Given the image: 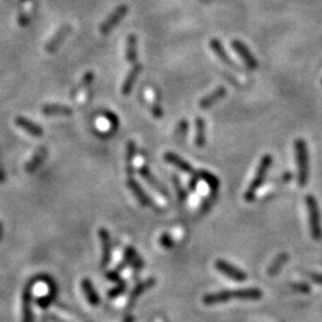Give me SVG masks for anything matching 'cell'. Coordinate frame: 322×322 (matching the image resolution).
<instances>
[{"label":"cell","instance_id":"1","mask_svg":"<svg viewBox=\"0 0 322 322\" xmlns=\"http://www.w3.org/2000/svg\"><path fill=\"white\" fill-rule=\"evenodd\" d=\"M294 146L298 167V185L303 188L308 184V179H309V154H308L307 142L302 139H297L295 140Z\"/></svg>","mask_w":322,"mask_h":322},{"label":"cell","instance_id":"2","mask_svg":"<svg viewBox=\"0 0 322 322\" xmlns=\"http://www.w3.org/2000/svg\"><path fill=\"white\" fill-rule=\"evenodd\" d=\"M271 165H272L271 155H268V154L264 155V157L261 158L260 164H259V166H258L257 172H255V175L253 177V179H252L251 185L248 187L246 194H245V199H246V202H253L254 201L255 194H257L259 188L263 185V182L265 180V178H266V174H267L268 170H270Z\"/></svg>","mask_w":322,"mask_h":322},{"label":"cell","instance_id":"3","mask_svg":"<svg viewBox=\"0 0 322 322\" xmlns=\"http://www.w3.org/2000/svg\"><path fill=\"white\" fill-rule=\"evenodd\" d=\"M305 204L308 208V215H309V225L311 237L314 240H321L322 239V225H321V214L316 198L314 196H307L305 197Z\"/></svg>","mask_w":322,"mask_h":322},{"label":"cell","instance_id":"4","mask_svg":"<svg viewBox=\"0 0 322 322\" xmlns=\"http://www.w3.org/2000/svg\"><path fill=\"white\" fill-rule=\"evenodd\" d=\"M38 281V277L32 278L26 283L24 290H23L22 296V322H34V315L31 309V300H32V287L35 282Z\"/></svg>","mask_w":322,"mask_h":322},{"label":"cell","instance_id":"5","mask_svg":"<svg viewBox=\"0 0 322 322\" xmlns=\"http://www.w3.org/2000/svg\"><path fill=\"white\" fill-rule=\"evenodd\" d=\"M215 267H216V270L220 271L222 274H224L225 277L229 278V280H233L235 282H244L247 280V275L244 271L238 268L237 266H234V265L229 264L228 261L222 260V259L215 263Z\"/></svg>","mask_w":322,"mask_h":322},{"label":"cell","instance_id":"6","mask_svg":"<svg viewBox=\"0 0 322 322\" xmlns=\"http://www.w3.org/2000/svg\"><path fill=\"white\" fill-rule=\"evenodd\" d=\"M128 13V6L127 5H121L117 9H115V11L105 19L104 23L101 25V34L108 35L109 32L112 31V29L118 24L125 17V15Z\"/></svg>","mask_w":322,"mask_h":322},{"label":"cell","instance_id":"7","mask_svg":"<svg viewBox=\"0 0 322 322\" xmlns=\"http://www.w3.org/2000/svg\"><path fill=\"white\" fill-rule=\"evenodd\" d=\"M127 185L142 207H154V203H153L152 199L149 198V196L146 194L144 189H142L141 185L139 184V181L134 177H128Z\"/></svg>","mask_w":322,"mask_h":322},{"label":"cell","instance_id":"8","mask_svg":"<svg viewBox=\"0 0 322 322\" xmlns=\"http://www.w3.org/2000/svg\"><path fill=\"white\" fill-rule=\"evenodd\" d=\"M99 239L102 242V260H101V267L105 268L108 266L111 260V241H110V234L105 228L99 229Z\"/></svg>","mask_w":322,"mask_h":322},{"label":"cell","instance_id":"9","mask_svg":"<svg viewBox=\"0 0 322 322\" xmlns=\"http://www.w3.org/2000/svg\"><path fill=\"white\" fill-rule=\"evenodd\" d=\"M69 32H71V25L69 24L62 25L61 28H60L58 31H56V34L53 36L51 41L47 43V45H45V52L49 53V54H53V53H55L56 51H58V49L60 48V45L64 43L66 38H67Z\"/></svg>","mask_w":322,"mask_h":322},{"label":"cell","instance_id":"10","mask_svg":"<svg viewBox=\"0 0 322 322\" xmlns=\"http://www.w3.org/2000/svg\"><path fill=\"white\" fill-rule=\"evenodd\" d=\"M227 95V89H225L223 86H218L217 88H215L211 94H209L208 96H205L204 98H202L198 103L199 109L202 110H208L211 106H214L217 102H220L221 99H223Z\"/></svg>","mask_w":322,"mask_h":322},{"label":"cell","instance_id":"11","mask_svg":"<svg viewBox=\"0 0 322 322\" xmlns=\"http://www.w3.org/2000/svg\"><path fill=\"white\" fill-rule=\"evenodd\" d=\"M232 47H233L234 51L241 56V59L244 60V62L246 64V66H247L248 68H250V69H255V68L258 67L257 60L254 59L253 54H252V53L250 52V49L247 48V45H245L242 42L238 41V39H235V41L232 42Z\"/></svg>","mask_w":322,"mask_h":322},{"label":"cell","instance_id":"12","mask_svg":"<svg viewBox=\"0 0 322 322\" xmlns=\"http://www.w3.org/2000/svg\"><path fill=\"white\" fill-rule=\"evenodd\" d=\"M164 159L168 162V164L175 166V167H177L178 170H180L181 172H185V173L191 174V175L197 173V172L194 170V167H192V166L189 164L187 160L181 159L180 157H179V155L174 154V153L166 152L165 155H164Z\"/></svg>","mask_w":322,"mask_h":322},{"label":"cell","instance_id":"13","mask_svg":"<svg viewBox=\"0 0 322 322\" xmlns=\"http://www.w3.org/2000/svg\"><path fill=\"white\" fill-rule=\"evenodd\" d=\"M142 72V65L141 64H134L130 71L128 72L127 78L124 79L123 85H122V95L128 96L131 92L132 87H134V84L136 82V79L140 75V73Z\"/></svg>","mask_w":322,"mask_h":322},{"label":"cell","instance_id":"14","mask_svg":"<svg viewBox=\"0 0 322 322\" xmlns=\"http://www.w3.org/2000/svg\"><path fill=\"white\" fill-rule=\"evenodd\" d=\"M231 300H234V291L232 290H221L217 293L207 294L203 297V303L207 305H212L217 303H224Z\"/></svg>","mask_w":322,"mask_h":322},{"label":"cell","instance_id":"15","mask_svg":"<svg viewBox=\"0 0 322 322\" xmlns=\"http://www.w3.org/2000/svg\"><path fill=\"white\" fill-rule=\"evenodd\" d=\"M139 173H140L141 177L144 178L145 180L147 181L153 189H155V190H157L159 194L167 196V190H166V189L161 185V182L154 177V174L152 173L151 170H149L147 166H141L140 170H139Z\"/></svg>","mask_w":322,"mask_h":322},{"label":"cell","instance_id":"16","mask_svg":"<svg viewBox=\"0 0 322 322\" xmlns=\"http://www.w3.org/2000/svg\"><path fill=\"white\" fill-rule=\"evenodd\" d=\"M155 282L157 281H155L154 278H148L147 281L141 282V283H139L137 285H136V287L132 289V291L130 293V296H129V301H128L129 307L134 305L136 300H137V298L140 297L142 294L146 293V291L149 290V289L154 287Z\"/></svg>","mask_w":322,"mask_h":322},{"label":"cell","instance_id":"17","mask_svg":"<svg viewBox=\"0 0 322 322\" xmlns=\"http://www.w3.org/2000/svg\"><path fill=\"white\" fill-rule=\"evenodd\" d=\"M48 155V151L45 147H41L37 149V152L35 153V155L32 157L31 159H30V161L26 164L25 166V171L28 172V173H35L36 170L39 167V166L42 165V162L44 161V159L47 158Z\"/></svg>","mask_w":322,"mask_h":322},{"label":"cell","instance_id":"18","mask_svg":"<svg viewBox=\"0 0 322 322\" xmlns=\"http://www.w3.org/2000/svg\"><path fill=\"white\" fill-rule=\"evenodd\" d=\"M16 124L18 125L19 128H22L23 130H25L28 134L31 136H35V137H41L43 135V129L34 123L32 121H29L28 118L25 117H17L16 118Z\"/></svg>","mask_w":322,"mask_h":322},{"label":"cell","instance_id":"19","mask_svg":"<svg viewBox=\"0 0 322 322\" xmlns=\"http://www.w3.org/2000/svg\"><path fill=\"white\" fill-rule=\"evenodd\" d=\"M124 263L130 265L136 270H141L145 266V261L142 260V258L137 254V252L135 251L134 247L128 246L124 251Z\"/></svg>","mask_w":322,"mask_h":322},{"label":"cell","instance_id":"20","mask_svg":"<svg viewBox=\"0 0 322 322\" xmlns=\"http://www.w3.org/2000/svg\"><path fill=\"white\" fill-rule=\"evenodd\" d=\"M210 48L211 51L216 54V56L218 59L221 60L222 62L228 66H232V67H235V64L233 61H232V59L229 58L227 52H225V49L223 48V44L218 41L217 38H212L210 41Z\"/></svg>","mask_w":322,"mask_h":322},{"label":"cell","instance_id":"21","mask_svg":"<svg viewBox=\"0 0 322 322\" xmlns=\"http://www.w3.org/2000/svg\"><path fill=\"white\" fill-rule=\"evenodd\" d=\"M81 288H82V291H84L86 298H87V301L89 302V304L94 305V307H97V305L99 304V302H101V300H99L98 293L96 291V289L94 287V284H92V282L87 280V278H85V280H82V282H81Z\"/></svg>","mask_w":322,"mask_h":322},{"label":"cell","instance_id":"22","mask_svg":"<svg viewBox=\"0 0 322 322\" xmlns=\"http://www.w3.org/2000/svg\"><path fill=\"white\" fill-rule=\"evenodd\" d=\"M263 297V293L259 289H239L234 290V298L245 301H257Z\"/></svg>","mask_w":322,"mask_h":322},{"label":"cell","instance_id":"23","mask_svg":"<svg viewBox=\"0 0 322 322\" xmlns=\"http://www.w3.org/2000/svg\"><path fill=\"white\" fill-rule=\"evenodd\" d=\"M42 112L47 116H71L73 110L71 108L61 104H47L42 108Z\"/></svg>","mask_w":322,"mask_h":322},{"label":"cell","instance_id":"24","mask_svg":"<svg viewBox=\"0 0 322 322\" xmlns=\"http://www.w3.org/2000/svg\"><path fill=\"white\" fill-rule=\"evenodd\" d=\"M198 175H199V179H203V180L207 182L208 187L210 188L211 192H214V194H217L218 189H220L221 182H220V180H218V178L216 177V175L212 174L211 172L205 171V170L198 171Z\"/></svg>","mask_w":322,"mask_h":322},{"label":"cell","instance_id":"25","mask_svg":"<svg viewBox=\"0 0 322 322\" xmlns=\"http://www.w3.org/2000/svg\"><path fill=\"white\" fill-rule=\"evenodd\" d=\"M125 58L130 64H136L137 60V39L135 35H129L127 39V52H125Z\"/></svg>","mask_w":322,"mask_h":322},{"label":"cell","instance_id":"26","mask_svg":"<svg viewBox=\"0 0 322 322\" xmlns=\"http://www.w3.org/2000/svg\"><path fill=\"white\" fill-rule=\"evenodd\" d=\"M195 144L198 148H203L205 146V122L202 117L196 118Z\"/></svg>","mask_w":322,"mask_h":322},{"label":"cell","instance_id":"27","mask_svg":"<svg viewBox=\"0 0 322 322\" xmlns=\"http://www.w3.org/2000/svg\"><path fill=\"white\" fill-rule=\"evenodd\" d=\"M136 154V145L134 141H129L127 144V157H125V162H127V174L128 177H132L134 174V158Z\"/></svg>","mask_w":322,"mask_h":322},{"label":"cell","instance_id":"28","mask_svg":"<svg viewBox=\"0 0 322 322\" xmlns=\"http://www.w3.org/2000/svg\"><path fill=\"white\" fill-rule=\"evenodd\" d=\"M289 260V255L287 253H281L278 254L277 257L274 258V260L272 261L270 266H268V270H267V273L270 275H275L282 270V267H283V265L287 263V261Z\"/></svg>","mask_w":322,"mask_h":322},{"label":"cell","instance_id":"29","mask_svg":"<svg viewBox=\"0 0 322 322\" xmlns=\"http://www.w3.org/2000/svg\"><path fill=\"white\" fill-rule=\"evenodd\" d=\"M172 179H173V185H174V189L175 191H177V196H178V199L180 203H184L185 201H187V197H188V192L185 191V189L182 188L181 185V181L179 180V178L177 177V175H172Z\"/></svg>","mask_w":322,"mask_h":322},{"label":"cell","instance_id":"30","mask_svg":"<svg viewBox=\"0 0 322 322\" xmlns=\"http://www.w3.org/2000/svg\"><path fill=\"white\" fill-rule=\"evenodd\" d=\"M188 129H189V122L187 121V119H181V121L178 123L177 129H175V139H177L178 141L184 140V137L187 136Z\"/></svg>","mask_w":322,"mask_h":322},{"label":"cell","instance_id":"31","mask_svg":"<svg viewBox=\"0 0 322 322\" xmlns=\"http://www.w3.org/2000/svg\"><path fill=\"white\" fill-rule=\"evenodd\" d=\"M216 199H217V194L210 192V195H209L208 197L204 199L203 203H202V205H201V208H199V210H201L202 214H205V212L210 210V208L212 207V205H214Z\"/></svg>","mask_w":322,"mask_h":322},{"label":"cell","instance_id":"32","mask_svg":"<svg viewBox=\"0 0 322 322\" xmlns=\"http://www.w3.org/2000/svg\"><path fill=\"white\" fill-rule=\"evenodd\" d=\"M125 290H127V283L121 280L119 282H117V287L112 288L111 290H109L108 295L110 298H116V297L121 296V295L123 294Z\"/></svg>","mask_w":322,"mask_h":322},{"label":"cell","instance_id":"33","mask_svg":"<svg viewBox=\"0 0 322 322\" xmlns=\"http://www.w3.org/2000/svg\"><path fill=\"white\" fill-rule=\"evenodd\" d=\"M159 242H160L161 246L164 247V248H166V250H172V248L174 247L173 238H172L168 233L161 234L160 239H159Z\"/></svg>","mask_w":322,"mask_h":322},{"label":"cell","instance_id":"34","mask_svg":"<svg viewBox=\"0 0 322 322\" xmlns=\"http://www.w3.org/2000/svg\"><path fill=\"white\" fill-rule=\"evenodd\" d=\"M291 289L301 294H309L311 291L310 285L307 283H293L291 284Z\"/></svg>","mask_w":322,"mask_h":322},{"label":"cell","instance_id":"35","mask_svg":"<svg viewBox=\"0 0 322 322\" xmlns=\"http://www.w3.org/2000/svg\"><path fill=\"white\" fill-rule=\"evenodd\" d=\"M104 117H106V119H108V121L110 122L111 128H112V131L117 130L118 124H119L117 116H116L115 114H112V112H110V111H105V112H104Z\"/></svg>","mask_w":322,"mask_h":322},{"label":"cell","instance_id":"36","mask_svg":"<svg viewBox=\"0 0 322 322\" xmlns=\"http://www.w3.org/2000/svg\"><path fill=\"white\" fill-rule=\"evenodd\" d=\"M151 110H152L153 116H154L155 118H161L162 116H164V110H162V108H161L160 105L153 104Z\"/></svg>","mask_w":322,"mask_h":322},{"label":"cell","instance_id":"37","mask_svg":"<svg viewBox=\"0 0 322 322\" xmlns=\"http://www.w3.org/2000/svg\"><path fill=\"white\" fill-rule=\"evenodd\" d=\"M199 180H201V179H199V175H198V172H197V173H196V174L191 175L190 182H189V188H190L192 191L196 190V188H197Z\"/></svg>","mask_w":322,"mask_h":322},{"label":"cell","instance_id":"38","mask_svg":"<svg viewBox=\"0 0 322 322\" xmlns=\"http://www.w3.org/2000/svg\"><path fill=\"white\" fill-rule=\"evenodd\" d=\"M106 278H108L109 281H112V282H119V281H121V275H119V271L116 270V271L108 272V273H106Z\"/></svg>","mask_w":322,"mask_h":322},{"label":"cell","instance_id":"39","mask_svg":"<svg viewBox=\"0 0 322 322\" xmlns=\"http://www.w3.org/2000/svg\"><path fill=\"white\" fill-rule=\"evenodd\" d=\"M94 78H95V74L92 72H87L86 74L84 75V80H82V82H84V85L88 86L89 84H91L92 81H94Z\"/></svg>","mask_w":322,"mask_h":322},{"label":"cell","instance_id":"40","mask_svg":"<svg viewBox=\"0 0 322 322\" xmlns=\"http://www.w3.org/2000/svg\"><path fill=\"white\" fill-rule=\"evenodd\" d=\"M309 278L314 283L322 284V273H311L309 274Z\"/></svg>","mask_w":322,"mask_h":322},{"label":"cell","instance_id":"41","mask_svg":"<svg viewBox=\"0 0 322 322\" xmlns=\"http://www.w3.org/2000/svg\"><path fill=\"white\" fill-rule=\"evenodd\" d=\"M18 23H19V24H21V25H23V26H25V25L29 24V19H28V17H26V16L24 15V13H21V15H19Z\"/></svg>","mask_w":322,"mask_h":322},{"label":"cell","instance_id":"42","mask_svg":"<svg viewBox=\"0 0 322 322\" xmlns=\"http://www.w3.org/2000/svg\"><path fill=\"white\" fill-rule=\"evenodd\" d=\"M123 322H135V317L132 316V315H128V316L123 320Z\"/></svg>","mask_w":322,"mask_h":322},{"label":"cell","instance_id":"43","mask_svg":"<svg viewBox=\"0 0 322 322\" xmlns=\"http://www.w3.org/2000/svg\"><path fill=\"white\" fill-rule=\"evenodd\" d=\"M3 233H4V225H3L2 222H0V241H2L3 238Z\"/></svg>","mask_w":322,"mask_h":322}]
</instances>
